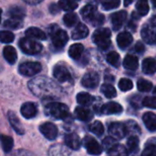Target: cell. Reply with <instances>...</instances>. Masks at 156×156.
<instances>
[{
  "label": "cell",
  "mask_w": 156,
  "mask_h": 156,
  "mask_svg": "<svg viewBox=\"0 0 156 156\" xmlns=\"http://www.w3.org/2000/svg\"><path fill=\"white\" fill-rule=\"evenodd\" d=\"M28 87L35 95H47L53 91L51 87H54V82L46 78H38L31 80L28 84Z\"/></svg>",
  "instance_id": "obj_1"
},
{
  "label": "cell",
  "mask_w": 156,
  "mask_h": 156,
  "mask_svg": "<svg viewBox=\"0 0 156 156\" xmlns=\"http://www.w3.org/2000/svg\"><path fill=\"white\" fill-rule=\"evenodd\" d=\"M81 16L82 18L91 24L92 26H101L104 23V16L101 13L98 12L97 8L95 5L90 4L85 5L81 9Z\"/></svg>",
  "instance_id": "obj_2"
},
{
  "label": "cell",
  "mask_w": 156,
  "mask_h": 156,
  "mask_svg": "<svg viewBox=\"0 0 156 156\" xmlns=\"http://www.w3.org/2000/svg\"><path fill=\"white\" fill-rule=\"evenodd\" d=\"M45 111L48 115L59 120H65L69 116V107L60 102H51L48 104Z\"/></svg>",
  "instance_id": "obj_3"
},
{
  "label": "cell",
  "mask_w": 156,
  "mask_h": 156,
  "mask_svg": "<svg viewBox=\"0 0 156 156\" xmlns=\"http://www.w3.org/2000/svg\"><path fill=\"white\" fill-rule=\"evenodd\" d=\"M112 33L109 28H99L97 29L93 36V42L101 49H107L111 45Z\"/></svg>",
  "instance_id": "obj_4"
},
{
  "label": "cell",
  "mask_w": 156,
  "mask_h": 156,
  "mask_svg": "<svg viewBox=\"0 0 156 156\" xmlns=\"http://www.w3.org/2000/svg\"><path fill=\"white\" fill-rule=\"evenodd\" d=\"M18 45L20 49L27 55H35L42 50V45L28 37L21 38Z\"/></svg>",
  "instance_id": "obj_5"
},
{
  "label": "cell",
  "mask_w": 156,
  "mask_h": 156,
  "mask_svg": "<svg viewBox=\"0 0 156 156\" xmlns=\"http://www.w3.org/2000/svg\"><path fill=\"white\" fill-rule=\"evenodd\" d=\"M42 67L39 62H35V61H27L22 63L19 68L18 71L20 74L26 77H31L36 74H37L41 70Z\"/></svg>",
  "instance_id": "obj_6"
},
{
  "label": "cell",
  "mask_w": 156,
  "mask_h": 156,
  "mask_svg": "<svg viewBox=\"0 0 156 156\" xmlns=\"http://www.w3.org/2000/svg\"><path fill=\"white\" fill-rule=\"evenodd\" d=\"M83 145L88 154L92 155H99L102 153L101 144L91 136H85L83 139Z\"/></svg>",
  "instance_id": "obj_7"
},
{
  "label": "cell",
  "mask_w": 156,
  "mask_h": 156,
  "mask_svg": "<svg viewBox=\"0 0 156 156\" xmlns=\"http://www.w3.org/2000/svg\"><path fill=\"white\" fill-rule=\"evenodd\" d=\"M109 133L115 139H122L128 134L125 124L121 122H112L109 127Z\"/></svg>",
  "instance_id": "obj_8"
},
{
  "label": "cell",
  "mask_w": 156,
  "mask_h": 156,
  "mask_svg": "<svg viewBox=\"0 0 156 156\" xmlns=\"http://www.w3.org/2000/svg\"><path fill=\"white\" fill-rule=\"evenodd\" d=\"M99 83H100V77L98 73L94 71L86 73L81 80L82 86L87 89H94L99 85Z\"/></svg>",
  "instance_id": "obj_9"
},
{
  "label": "cell",
  "mask_w": 156,
  "mask_h": 156,
  "mask_svg": "<svg viewBox=\"0 0 156 156\" xmlns=\"http://www.w3.org/2000/svg\"><path fill=\"white\" fill-rule=\"evenodd\" d=\"M39 131L48 140H55L58 136V128L51 122L42 123L39 126Z\"/></svg>",
  "instance_id": "obj_10"
},
{
  "label": "cell",
  "mask_w": 156,
  "mask_h": 156,
  "mask_svg": "<svg viewBox=\"0 0 156 156\" xmlns=\"http://www.w3.org/2000/svg\"><path fill=\"white\" fill-rule=\"evenodd\" d=\"M53 76L59 82H66L71 80L69 69L63 65H56L53 69Z\"/></svg>",
  "instance_id": "obj_11"
},
{
  "label": "cell",
  "mask_w": 156,
  "mask_h": 156,
  "mask_svg": "<svg viewBox=\"0 0 156 156\" xmlns=\"http://www.w3.org/2000/svg\"><path fill=\"white\" fill-rule=\"evenodd\" d=\"M141 36L143 39L147 43V44H155L156 43V29L154 27L152 26H144L142 28L141 31Z\"/></svg>",
  "instance_id": "obj_12"
},
{
  "label": "cell",
  "mask_w": 156,
  "mask_h": 156,
  "mask_svg": "<svg viewBox=\"0 0 156 156\" xmlns=\"http://www.w3.org/2000/svg\"><path fill=\"white\" fill-rule=\"evenodd\" d=\"M69 37L63 29H58L52 35V43L56 48H62L68 42Z\"/></svg>",
  "instance_id": "obj_13"
},
{
  "label": "cell",
  "mask_w": 156,
  "mask_h": 156,
  "mask_svg": "<svg viewBox=\"0 0 156 156\" xmlns=\"http://www.w3.org/2000/svg\"><path fill=\"white\" fill-rule=\"evenodd\" d=\"M123 111V108L121 104L114 102V101H111L108 102L106 104H104L101 109V112L103 114L106 115H110V114H121Z\"/></svg>",
  "instance_id": "obj_14"
},
{
  "label": "cell",
  "mask_w": 156,
  "mask_h": 156,
  "mask_svg": "<svg viewBox=\"0 0 156 156\" xmlns=\"http://www.w3.org/2000/svg\"><path fill=\"white\" fill-rule=\"evenodd\" d=\"M21 114L26 119H32L37 113V109L35 103L33 102H26L22 105L20 109Z\"/></svg>",
  "instance_id": "obj_15"
},
{
  "label": "cell",
  "mask_w": 156,
  "mask_h": 156,
  "mask_svg": "<svg viewBox=\"0 0 156 156\" xmlns=\"http://www.w3.org/2000/svg\"><path fill=\"white\" fill-rule=\"evenodd\" d=\"M7 118L9 120V123L13 127L15 132L19 135H23L25 133V130H24V127H23L22 123L20 122L19 119L17 118V116L13 112L10 111L7 112Z\"/></svg>",
  "instance_id": "obj_16"
},
{
  "label": "cell",
  "mask_w": 156,
  "mask_h": 156,
  "mask_svg": "<svg viewBox=\"0 0 156 156\" xmlns=\"http://www.w3.org/2000/svg\"><path fill=\"white\" fill-rule=\"evenodd\" d=\"M111 17H112V23L113 28L119 29L122 26L123 22L125 21L127 17V12L124 10H121V11L113 13Z\"/></svg>",
  "instance_id": "obj_17"
},
{
  "label": "cell",
  "mask_w": 156,
  "mask_h": 156,
  "mask_svg": "<svg viewBox=\"0 0 156 156\" xmlns=\"http://www.w3.org/2000/svg\"><path fill=\"white\" fill-rule=\"evenodd\" d=\"M89 35V28L86 27V25L82 23H79L77 27L73 29L71 33V37L74 40H79L85 38Z\"/></svg>",
  "instance_id": "obj_18"
},
{
  "label": "cell",
  "mask_w": 156,
  "mask_h": 156,
  "mask_svg": "<svg viewBox=\"0 0 156 156\" xmlns=\"http://www.w3.org/2000/svg\"><path fill=\"white\" fill-rule=\"evenodd\" d=\"M64 142H65V144L72 150H79L81 144L80 137L75 133L67 134L64 138Z\"/></svg>",
  "instance_id": "obj_19"
},
{
  "label": "cell",
  "mask_w": 156,
  "mask_h": 156,
  "mask_svg": "<svg viewBox=\"0 0 156 156\" xmlns=\"http://www.w3.org/2000/svg\"><path fill=\"white\" fill-rule=\"evenodd\" d=\"M133 36L129 32H122L117 36V43L120 48H127L133 42Z\"/></svg>",
  "instance_id": "obj_20"
},
{
  "label": "cell",
  "mask_w": 156,
  "mask_h": 156,
  "mask_svg": "<svg viewBox=\"0 0 156 156\" xmlns=\"http://www.w3.org/2000/svg\"><path fill=\"white\" fill-rule=\"evenodd\" d=\"M3 55L5 59L11 65L15 64L17 59V54L16 50L12 46H6L3 49Z\"/></svg>",
  "instance_id": "obj_21"
},
{
  "label": "cell",
  "mask_w": 156,
  "mask_h": 156,
  "mask_svg": "<svg viewBox=\"0 0 156 156\" xmlns=\"http://www.w3.org/2000/svg\"><path fill=\"white\" fill-rule=\"evenodd\" d=\"M143 121L146 128L151 131L154 132L156 131V115L154 112H146L143 116Z\"/></svg>",
  "instance_id": "obj_22"
},
{
  "label": "cell",
  "mask_w": 156,
  "mask_h": 156,
  "mask_svg": "<svg viewBox=\"0 0 156 156\" xmlns=\"http://www.w3.org/2000/svg\"><path fill=\"white\" fill-rule=\"evenodd\" d=\"M26 36L31 38H36V39H40V40H44L46 39V34L43 30H41L38 27H29L26 30L25 32Z\"/></svg>",
  "instance_id": "obj_23"
},
{
  "label": "cell",
  "mask_w": 156,
  "mask_h": 156,
  "mask_svg": "<svg viewBox=\"0 0 156 156\" xmlns=\"http://www.w3.org/2000/svg\"><path fill=\"white\" fill-rule=\"evenodd\" d=\"M75 115L79 120L83 122H88L93 118V113L90 110L81 107H77L75 109Z\"/></svg>",
  "instance_id": "obj_24"
},
{
  "label": "cell",
  "mask_w": 156,
  "mask_h": 156,
  "mask_svg": "<svg viewBox=\"0 0 156 156\" xmlns=\"http://www.w3.org/2000/svg\"><path fill=\"white\" fill-rule=\"evenodd\" d=\"M143 71L145 74L151 75L155 73L156 60L152 58H147L143 61Z\"/></svg>",
  "instance_id": "obj_25"
},
{
  "label": "cell",
  "mask_w": 156,
  "mask_h": 156,
  "mask_svg": "<svg viewBox=\"0 0 156 156\" xmlns=\"http://www.w3.org/2000/svg\"><path fill=\"white\" fill-rule=\"evenodd\" d=\"M123 66H124L125 69H130V70H135V69H137V68L139 66V61H138L137 57H135L133 55H127L124 58Z\"/></svg>",
  "instance_id": "obj_26"
},
{
  "label": "cell",
  "mask_w": 156,
  "mask_h": 156,
  "mask_svg": "<svg viewBox=\"0 0 156 156\" xmlns=\"http://www.w3.org/2000/svg\"><path fill=\"white\" fill-rule=\"evenodd\" d=\"M84 50V47L81 44H73L69 48V55L73 59H79L80 56L82 55Z\"/></svg>",
  "instance_id": "obj_27"
},
{
  "label": "cell",
  "mask_w": 156,
  "mask_h": 156,
  "mask_svg": "<svg viewBox=\"0 0 156 156\" xmlns=\"http://www.w3.org/2000/svg\"><path fill=\"white\" fill-rule=\"evenodd\" d=\"M139 145H140V142L139 139L137 138V136L135 135H132L128 141H127V150L129 154H136L139 150Z\"/></svg>",
  "instance_id": "obj_28"
},
{
  "label": "cell",
  "mask_w": 156,
  "mask_h": 156,
  "mask_svg": "<svg viewBox=\"0 0 156 156\" xmlns=\"http://www.w3.org/2000/svg\"><path fill=\"white\" fill-rule=\"evenodd\" d=\"M93 101L94 98L87 92H80L77 95V102L80 105H90Z\"/></svg>",
  "instance_id": "obj_29"
},
{
  "label": "cell",
  "mask_w": 156,
  "mask_h": 156,
  "mask_svg": "<svg viewBox=\"0 0 156 156\" xmlns=\"http://www.w3.org/2000/svg\"><path fill=\"white\" fill-rule=\"evenodd\" d=\"M1 144H2V148L3 151L5 153H8L12 150L13 145H14V142L12 137L7 136V135H1Z\"/></svg>",
  "instance_id": "obj_30"
},
{
  "label": "cell",
  "mask_w": 156,
  "mask_h": 156,
  "mask_svg": "<svg viewBox=\"0 0 156 156\" xmlns=\"http://www.w3.org/2000/svg\"><path fill=\"white\" fill-rule=\"evenodd\" d=\"M58 5L65 11H72L78 7V4L75 2V0H59Z\"/></svg>",
  "instance_id": "obj_31"
},
{
  "label": "cell",
  "mask_w": 156,
  "mask_h": 156,
  "mask_svg": "<svg viewBox=\"0 0 156 156\" xmlns=\"http://www.w3.org/2000/svg\"><path fill=\"white\" fill-rule=\"evenodd\" d=\"M107 61L112 67L118 68L121 65V57H120V55L117 52L112 51L107 56Z\"/></svg>",
  "instance_id": "obj_32"
},
{
  "label": "cell",
  "mask_w": 156,
  "mask_h": 156,
  "mask_svg": "<svg viewBox=\"0 0 156 156\" xmlns=\"http://www.w3.org/2000/svg\"><path fill=\"white\" fill-rule=\"evenodd\" d=\"M136 10L141 16H145L149 12L148 0H138L136 3Z\"/></svg>",
  "instance_id": "obj_33"
},
{
  "label": "cell",
  "mask_w": 156,
  "mask_h": 156,
  "mask_svg": "<svg viewBox=\"0 0 156 156\" xmlns=\"http://www.w3.org/2000/svg\"><path fill=\"white\" fill-rule=\"evenodd\" d=\"M101 92L104 94L105 97L109 98V99H112V98H114L116 97L117 95V92H116V90L113 86L110 85V84H103L101 86Z\"/></svg>",
  "instance_id": "obj_34"
},
{
  "label": "cell",
  "mask_w": 156,
  "mask_h": 156,
  "mask_svg": "<svg viewBox=\"0 0 156 156\" xmlns=\"http://www.w3.org/2000/svg\"><path fill=\"white\" fill-rule=\"evenodd\" d=\"M109 154H111V155H126V154H128L129 153H128V150L124 147V146H122V145H120V144H115L110 151H108L107 152Z\"/></svg>",
  "instance_id": "obj_35"
},
{
  "label": "cell",
  "mask_w": 156,
  "mask_h": 156,
  "mask_svg": "<svg viewBox=\"0 0 156 156\" xmlns=\"http://www.w3.org/2000/svg\"><path fill=\"white\" fill-rule=\"evenodd\" d=\"M89 130H90L92 133H94V134H96V135H98V136L101 135V134L103 133V132H104L103 125H102V123H101V122H99V121L93 122L90 125Z\"/></svg>",
  "instance_id": "obj_36"
},
{
  "label": "cell",
  "mask_w": 156,
  "mask_h": 156,
  "mask_svg": "<svg viewBox=\"0 0 156 156\" xmlns=\"http://www.w3.org/2000/svg\"><path fill=\"white\" fill-rule=\"evenodd\" d=\"M137 88L142 92H148L153 89V84L151 81L141 79L137 82Z\"/></svg>",
  "instance_id": "obj_37"
},
{
  "label": "cell",
  "mask_w": 156,
  "mask_h": 156,
  "mask_svg": "<svg viewBox=\"0 0 156 156\" xmlns=\"http://www.w3.org/2000/svg\"><path fill=\"white\" fill-rule=\"evenodd\" d=\"M4 27L7 28H11V29H18L22 27L21 19L11 17L10 19H7L4 22Z\"/></svg>",
  "instance_id": "obj_38"
},
{
  "label": "cell",
  "mask_w": 156,
  "mask_h": 156,
  "mask_svg": "<svg viewBox=\"0 0 156 156\" xmlns=\"http://www.w3.org/2000/svg\"><path fill=\"white\" fill-rule=\"evenodd\" d=\"M120 0H101V6L104 10H111L117 8L120 5Z\"/></svg>",
  "instance_id": "obj_39"
},
{
  "label": "cell",
  "mask_w": 156,
  "mask_h": 156,
  "mask_svg": "<svg viewBox=\"0 0 156 156\" xmlns=\"http://www.w3.org/2000/svg\"><path fill=\"white\" fill-rule=\"evenodd\" d=\"M9 15L13 18L22 19L25 16V10L19 6H13L9 9Z\"/></svg>",
  "instance_id": "obj_40"
},
{
  "label": "cell",
  "mask_w": 156,
  "mask_h": 156,
  "mask_svg": "<svg viewBox=\"0 0 156 156\" xmlns=\"http://www.w3.org/2000/svg\"><path fill=\"white\" fill-rule=\"evenodd\" d=\"M63 21L67 27H70L78 22V16L75 13H68L64 16Z\"/></svg>",
  "instance_id": "obj_41"
},
{
  "label": "cell",
  "mask_w": 156,
  "mask_h": 156,
  "mask_svg": "<svg viewBox=\"0 0 156 156\" xmlns=\"http://www.w3.org/2000/svg\"><path fill=\"white\" fill-rule=\"evenodd\" d=\"M118 86H119V89H120L122 91H128V90H130L133 89V81H132L130 79H125V78H123V79L120 80Z\"/></svg>",
  "instance_id": "obj_42"
},
{
  "label": "cell",
  "mask_w": 156,
  "mask_h": 156,
  "mask_svg": "<svg viewBox=\"0 0 156 156\" xmlns=\"http://www.w3.org/2000/svg\"><path fill=\"white\" fill-rule=\"evenodd\" d=\"M125 126H126V129H127V132L128 133H132V134H138L141 133V129L139 127V125L134 122V121H128L126 123H125Z\"/></svg>",
  "instance_id": "obj_43"
},
{
  "label": "cell",
  "mask_w": 156,
  "mask_h": 156,
  "mask_svg": "<svg viewBox=\"0 0 156 156\" xmlns=\"http://www.w3.org/2000/svg\"><path fill=\"white\" fill-rule=\"evenodd\" d=\"M0 38H1L2 43H10V42H12L14 40L15 36L10 31L3 30V31L0 32Z\"/></svg>",
  "instance_id": "obj_44"
},
{
  "label": "cell",
  "mask_w": 156,
  "mask_h": 156,
  "mask_svg": "<svg viewBox=\"0 0 156 156\" xmlns=\"http://www.w3.org/2000/svg\"><path fill=\"white\" fill-rule=\"evenodd\" d=\"M115 144H116V141L114 140V137L113 138L112 137H106L102 142V146L107 152L110 151Z\"/></svg>",
  "instance_id": "obj_45"
},
{
  "label": "cell",
  "mask_w": 156,
  "mask_h": 156,
  "mask_svg": "<svg viewBox=\"0 0 156 156\" xmlns=\"http://www.w3.org/2000/svg\"><path fill=\"white\" fill-rule=\"evenodd\" d=\"M143 155H156V144L148 143L145 146V149L142 153Z\"/></svg>",
  "instance_id": "obj_46"
},
{
  "label": "cell",
  "mask_w": 156,
  "mask_h": 156,
  "mask_svg": "<svg viewBox=\"0 0 156 156\" xmlns=\"http://www.w3.org/2000/svg\"><path fill=\"white\" fill-rule=\"evenodd\" d=\"M143 105L151 109H156V97H145L143 100Z\"/></svg>",
  "instance_id": "obj_47"
},
{
  "label": "cell",
  "mask_w": 156,
  "mask_h": 156,
  "mask_svg": "<svg viewBox=\"0 0 156 156\" xmlns=\"http://www.w3.org/2000/svg\"><path fill=\"white\" fill-rule=\"evenodd\" d=\"M145 48H144V45L142 43V42H137L136 45H135V51L139 54L143 53L144 51Z\"/></svg>",
  "instance_id": "obj_48"
},
{
  "label": "cell",
  "mask_w": 156,
  "mask_h": 156,
  "mask_svg": "<svg viewBox=\"0 0 156 156\" xmlns=\"http://www.w3.org/2000/svg\"><path fill=\"white\" fill-rule=\"evenodd\" d=\"M59 5H57L55 4H52L50 6H49V10H50V13L52 14H57L58 13V8Z\"/></svg>",
  "instance_id": "obj_49"
},
{
  "label": "cell",
  "mask_w": 156,
  "mask_h": 156,
  "mask_svg": "<svg viewBox=\"0 0 156 156\" xmlns=\"http://www.w3.org/2000/svg\"><path fill=\"white\" fill-rule=\"evenodd\" d=\"M24 1L27 2V4H30V5H36V4L40 3V2L43 1V0H24Z\"/></svg>",
  "instance_id": "obj_50"
},
{
  "label": "cell",
  "mask_w": 156,
  "mask_h": 156,
  "mask_svg": "<svg viewBox=\"0 0 156 156\" xmlns=\"http://www.w3.org/2000/svg\"><path fill=\"white\" fill-rule=\"evenodd\" d=\"M151 23H152V25H153L154 27H156V15L155 16H154L151 18Z\"/></svg>",
  "instance_id": "obj_51"
},
{
  "label": "cell",
  "mask_w": 156,
  "mask_h": 156,
  "mask_svg": "<svg viewBox=\"0 0 156 156\" xmlns=\"http://www.w3.org/2000/svg\"><path fill=\"white\" fill-rule=\"evenodd\" d=\"M132 2H133V0H124V5H125L126 6H128Z\"/></svg>",
  "instance_id": "obj_52"
},
{
  "label": "cell",
  "mask_w": 156,
  "mask_h": 156,
  "mask_svg": "<svg viewBox=\"0 0 156 156\" xmlns=\"http://www.w3.org/2000/svg\"><path fill=\"white\" fill-rule=\"evenodd\" d=\"M152 2H153V5L156 7V0H152Z\"/></svg>",
  "instance_id": "obj_53"
},
{
  "label": "cell",
  "mask_w": 156,
  "mask_h": 156,
  "mask_svg": "<svg viewBox=\"0 0 156 156\" xmlns=\"http://www.w3.org/2000/svg\"><path fill=\"white\" fill-rule=\"evenodd\" d=\"M154 94H155V95H156V87H155V89L154 90Z\"/></svg>",
  "instance_id": "obj_54"
},
{
  "label": "cell",
  "mask_w": 156,
  "mask_h": 156,
  "mask_svg": "<svg viewBox=\"0 0 156 156\" xmlns=\"http://www.w3.org/2000/svg\"><path fill=\"white\" fill-rule=\"evenodd\" d=\"M75 1H80V0H75Z\"/></svg>",
  "instance_id": "obj_55"
}]
</instances>
